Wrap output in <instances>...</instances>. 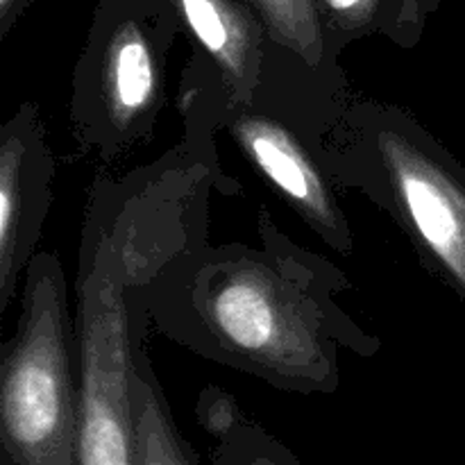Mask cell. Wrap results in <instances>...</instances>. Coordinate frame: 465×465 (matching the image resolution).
<instances>
[{
  "instance_id": "3957f363",
  "label": "cell",
  "mask_w": 465,
  "mask_h": 465,
  "mask_svg": "<svg viewBox=\"0 0 465 465\" xmlns=\"http://www.w3.org/2000/svg\"><path fill=\"white\" fill-rule=\"evenodd\" d=\"M371 136L400 221L465 300V168L404 114L381 112Z\"/></svg>"
},
{
  "instance_id": "4fadbf2b",
  "label": "cell",
  "mask_w": 465,
  "mask_h": 465,
  "mask_svg": "<svg viewBox=\"0 0 465 465\" xmlns=\"http://www.w3.org/2000/svg\"><path fill=\"white\" fill-rule=\"evenodd\" d=\"M30 0H0V36H7Z\"/></svg>"
},
{
  "instance_id": "5bb4252c",
  "label": "cell",
  "mask_w": 465,
  "mask_h": 465,
  "mask_svg": "<svg viewBox=\"0 0 465 465\" xmlns=\"http://www.w3.org/2000/svg\"><path fill=\"white\" fill-rule=\"evenodd\" d=\"M380 465H384V463H380Z\"/></svg>"
},
{
  "instance_id": "8992f818",
  "label": "cell",
  "mask_w": 465,
  "mask_h": 465,
  "mask_svg": "<svg viewBox=\"0 0 465 465\" xmlns=\"http://www.w3.org/2000/svg\"><path fill=\"white\" fill-rule=\"evenodd\" d=\"M182 21L207 50L236 103L248 104L259 84L263 21L236 0H171Z\"/></svg>"
},
{
  "instance_id": "7c38bea8",
  "label": "cell",
  "mask_w": 465,
  "mask_h": 465,
  "mask_svg": "<svg viewBox=\"0 0 465 465\" xmlns=\"http://www.w3.org/2000/svg\"><path fill=\"white\" fill-rule=\"evenodd\" d=\"M331 27L343 32L363 30L380 12L381 0H318Z\"/></svg>"
},
{
  "instance_id": "30bf717a",
  "label": "cell",
  "mask_w": 465,
  "mask_h": 465,
  "mask_svg": "<svg viewBox=\"0 0 465 465\" xmlns=\"http://www.w3.org/2000/svg\"><path fill=\"white\" fill-rule=\"evenodd\" d=\"M213 465H302L300 459L254 422L245 420L227 439L218 440Z\"/></svg>"
},
{
  "instance_id": "52a82bcc",
  "label": "cell",
  "mask_w": 465,
  "mask_h": 465,
  "mask_svg": "<svg viewBox=\"0 0 465 465\" xmlns=\"http://www.w3.org/2000/svg\"><path fill=\"white\" fill-rule=\"evenodd\" d=\"M162 64L148 35L134 21L112 32L100 59V94L109 123L127 132L143 125L162 100Z\"/></svg>"
},
{
  "instance_id": "ba28073f",
  "label": "cell",
  "mask_w": 465,
  "mask_h": 465,
  "mask_svg": "<svg viewBox=\"0 0 465 465\" xmlns=\"http://www.w3.org/2000/svg\"><path fill=\"white\" fill-rule=\"evenodd\" d=\"M136 465H200L198 454L180 434L166 398L145 357L134 354L132 371Z\"/></svg>"
},
{
  "instance_id": "6da1fadb",
  "label": "cell",
  "mask_w": 465,
  "mask_h": 465,
  "mask_svg": "<svg viewBox=\"0 0 465 465\" xmlns=\"http://www.w3.org/2000/svg\"><path fill=\"white\" fill-rule=\"evenodd\" d=\"M298 268L291 252H209L191 266L186 300L221 361L295 393H331L339 366L327 304Z\"/></svg>"
},
{
  "instance_id": "7a4b0ae2",
  "label": "cell",
  "mask_w": 465,
  "mask_h": 465,
  "mask_svg": "<svg viewBox=\"0 0 465 465\" xmlns=\"http://www.w3.org/2000/svg\"><path fill=\"white\" fill-rule=\"evenodd\" d=\"M0 443L14 465H77L80 380L73 375L66 280L50 252L27 263L16 334L3 345Z\"/></svg>"
},
{
  "instance_id": "9c48e42d",
  "label": "cell",
  "mask_w": 465,
  "mask_h": 465,
  "mask_svg": "<svg viewBox=\"0 0 465 465\" xmlns=\"http://www.w3.org/2000/svg\"><path fill=\"white\" fill-rule=\"evenodd\" d=\"M268 35L286 50L318 66L322 59V27L316 0H252Z\"/></svg>"
},
{
  "instance_id": "277c9868",
  "label": "cell",
  "mask_w": 465,
  "mask_h": 465,
  "mask_svg": "<svg viewBox=\"0 0 465 465\" xmlns=\"http://www.w3.org/2000/svg\"><path fill=\"white\" fill-rule=\"evenodd\" d=\"M54 159L45 143L39 114L21 104L0 134V313L7 312L18 275L36 254L53 204Z\"/></svg>"
},
{
  "instance_id": "8fae6325",
  "label": "cell",
  "mask_w": 465,
  "mask_h": 465,
  "mask_svg": "<svg viewBox=\"0 0 465 465\" xmlns=\"http://www.w3.org/2000/svg\"><path fill=\"white\" fill-rule=\"evenodd\" d=\"M198 420L209 436H213L216 440H223L232 431L239 430L245 422V418L232 395H227L221 389H207L200 395Z\"/></svg>"
},
{
  "instance_id": "5b68a950",
  "label": "cell",
  "mask_w": 465,
  "mask_h": 465,
  "mask_svg": "<svg viewBox=\"0 0 465 465\" xmlns=\"http://www.w3.org/2000/svg\"><path fill=\"white\" fill-rule=\"evenodd\" d=\"M236 143L262 175L284 195L307 225L331 248L350 252L352 234L325 175L291 130L262 114H239L232 121Z\"/></svg>"
}]
</instances>
